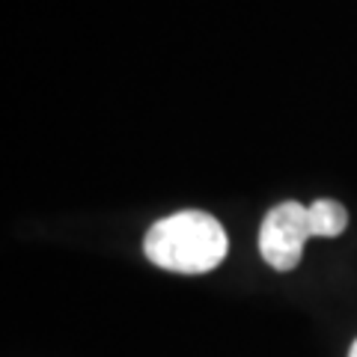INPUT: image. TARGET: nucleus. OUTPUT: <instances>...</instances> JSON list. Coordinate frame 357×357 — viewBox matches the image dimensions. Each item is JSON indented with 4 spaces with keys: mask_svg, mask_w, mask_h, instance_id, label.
Instances as JSON below:
<instances>
[{
    "mask_svg": "<svg viewBox=\"0 0 357 357\" xmlns=\"http://www.w3.org/2000/svg\"><path fill=\"white\" fill-rule=\"evenodd\" d=\"M227 250L229 238L223 223L199 208H185L155 220L143 238L146 259L173 274L215 271L227 259Z\"/></svg>",
    "mask_w": 357,
    "mask_h": 357,
    "instance_id": "f257e3e1",
    "label": "nucleus"
},
{
    "mask_svg": "<svg viewBox=\"0 0 357 357\" xmlns=\"http://www.w3.org/2000/svg\"><path fill=\"white\" fill-rule=\"evenodd\" d=\"M319 238V227L312 220L310 206L298 199L274 206L259 227V253L274 271H292L304 259V244Z\"/></svg>",
    "mask_w": 357,
    "mask_h": 357,
    "instance_id": "f03ea898",
    "label": "nucleus"
},
{
    "mask_svg": "<svg viewBox=\"0 0 357 357\" xmlns=\"http://www.w3.org/2000/svg\"><path fill=\"white\" fill-rule=\"evenodd\" d=\"M310 211L319 227V238H337L345 232V227H349V211H345V206L337 203V199H316V203L310 206Z\"/></svg>",
    "mask_w": 357,
    "mask_h": 357,
    "instance_id": "7ed1b4c3",
    "label": "nucleus"
},
{
    "mask_svg": "<svg viewBox=\"0 0 357 357\" xmlns=\"http://www.w3.org/2000/svg\"><path fill=\"white\" fill-rule=\"evenodd\" d=\"M349 357H357V340L351 342V349H349Z\"/></svg>",
    "mask_w": 357,
    "mask_h": 357,
    "instance_id": "20e7f679",
    "label": "nucleus"
}]
</instances>
